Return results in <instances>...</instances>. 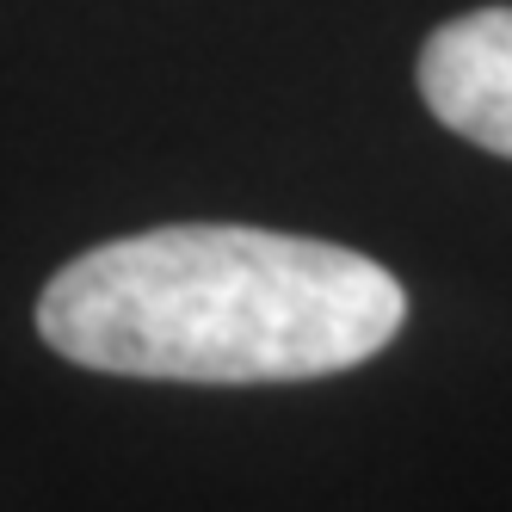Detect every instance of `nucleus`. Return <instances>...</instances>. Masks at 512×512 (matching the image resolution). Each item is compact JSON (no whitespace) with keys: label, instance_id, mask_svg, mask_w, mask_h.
<instances>
[{"label":"nucleus","instance_id":"obj_1","mask_svg":"<svg viewBox=\"0 0 512 512\" xmlns=\"http://www.w3.org/2000/svg\"><path fill=\"white\" fill-rule=\"evenodd\" d=\"M408 290L377 260L253 223H167L75 253L38 297L56 358L149 383H315L377 358Z\"/></svg>","mask_w":512,"mask_h":512},{"label":"nucleus","instance_id":"obj_2","mask_svg":"<svg viewBox=\"0 0 512 512\" xmlns=\"http://www.w3.org/2000/svg\"><path fill=\"white\" fill-rule=\"evenodd\" d=\"M420 99L463 142L512 161V7L457 13L420 44Z\"/></svg>","mask_w":512,"mask_h":512}]
</instances>
